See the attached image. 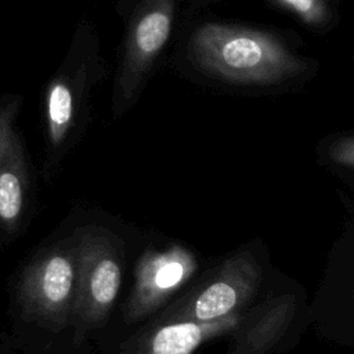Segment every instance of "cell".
I'll return each instance as SVG.
<instances>
[{"instance_id": "52a82bcc", "label": "cell", "mask_w": 354, "mask_h": 354, "mask_svg": "<svg viewBox=\"0 0 354 354\" xmlns=\"http://www.w3.org/2000/svg\"><path fill=\"white\" fill-rule=\"evenodd\" d=\"M198 270L194 252L180 243L142 253L134 271V283L123 306V318L134 324L149 318L174 296Z\"/></svg>"}, {"instance_id": "6da1fadb", "label": "cell", "mask_w": 354, "mask_h": 354, "mask_svg": "<svg viewBox=\"0 0 354 354\" xmlns=\"http://www.w3.org/2000/svg\"><path fill=\"white\" fill-rule=\"evenodd\" d=\"M171 44L170 59L177 73L230 94L297 91L319 71L318 59L303 51L295 32L210 15L187 17Z\"/></svg>"}, {"instance_id": "8fae6325", "label": "cell", "mask_w": 354, "mask_h": 354, "mask_svg": "<svg viewBox=\"0 0 354 354\" xmlns=\"http://www.w3.org/2000/svg\"><path fill=\"white\" fill-rule=\"evenodd\" d=\"M28 177L14 156L0 166V224L14 230L22 216Z\"/></svg>"}, {"instance_id": "8992f818", "label": "cell", "mask_w": 354, "mask_h": 354, "mask_svg": "<svg viewBox=\"0 0 354 354\" xmlns=\"http://www.w3.org/2000/svg\"><path fill=\"white\" fill-rule=\"evenodd\" d=\"M77 293L73 239L43 252L25 270L18 289L21 308L29 319L59 330L72 325Z\"/></svg>"}, {"instance_id": "5b68a950", "label": "cell", "mask_w": 354, "mask_h": 354, "mask_svg": "<svg viewBox=\"0 0 354 354\" xmlns=\"http://www.w3.org/2000/svg\"><path fill=\"white\" fill-rule=\"evenodd\" d=\"M100 33L90 22L82 24L71 54L69 73L53 84L47 98L50 140L62 148L83 129L97 86L108 77Z\"/></svg>"}, {"instance_id": "4fadbf2b", "label": "cell", "mask_w": 354, "mask_h": 354, "mask_svg": "<svg viewBox=\"0 0 354 354\" xmlns=\"http://www.w3.org/2000/svg\"><path fill=\"white\" fill-rule=\"evenodd\" d=\"M218 1L221 0H183V4H187L189 7V11H198L201 8H206Z\"/></svg>"}, {"instance_id": "ba28073f", "label": "cell", "mask_w": 354, "mask_h": 354, "mask_svg": "<svg viewBox=\"0 0 354 354\" xmlns=\"http://www.w3.org/2000/svg\"><path fill=\"white\" fill-rule=\"evenodd\" d=\"M299 318V299L293 293L272 295L250 306L231 330L225 354H271L288 339Z\"/></svg>"}, {"instance_id": "9c48e42d", "label": "cell", "mask_w": 354, "mask_h": 354, "mask_svg": "<svg viewBox=\"0 0 354 354\" xmlns=\"http://www.w3.org/2000/svg\"><path fill=\"white\" fill-rule=\"evenodd\" d=\"M243 313L210 322H148L119 354H192L203 343L234 330Z\"/></svg>"}, {"instance_id": "277c9868", "label": "cell", "mask_w": 354, "mask_h": 354, "mask_svg": "<svg viewBox=\"0 0 354 354\" xmlns=\"http://www.w3.org/2000/svg\"><path fill=\"white\" fill-rule=\"evenodd\" d=\"M73 239L77 293L72 325L76 336L101 328L116 303L123 277L122 243L102 225H86Z\"/></svg>"}, {"instance_id": "3957f363", "label": "cell", "mask_w": 354, "mask_h": 354, "mask_svg": "<svg viewBox=\"0 0 354 354\" xmlns=\"http://www.w3.org/2000/svg\"><path fill=\"white\" fill-rule=\"evenodd\" d=\"M263 267L250 249L227 257L149 322H210L242 314L259 296Z\"/></svg>"}, {"instance_id": "30bf717a", "label": "cell", "mask_w": 354, "mask_h": 354, "mask_svg": "<svg viewBox=\"0 0 354 354\" xmlns=\"http://www.w3.org/2000/svg\"><path fill=\"white\" fill-rule=\"evenodd\" d=\"M278 12L288 14L306 29L325 35L330 32L340 19L343 0H264Z\"/></svg>"}, {"instance_id": "7a4b0ae2", "label": "cell", "mask_w": 354, "mask_h": 354, "mask_svg": "<svg viewBox=\"0 0 354 354\" xmlns=\"http://www.w3.org/2000/svg\"><path fill=\"white\" fill-rule=\"evenodd\" d=\"M183 0H118L122 39L113 71L111 112L126 115L141 98L173 43Z\"/></svg>"}, {"instance_id": "7c38bea8", "label": "cell", "mask_w": 354, "mask_h": 354, "mask_svg": "<svg viewBox=\"0 0 354 354\" xmlns=\"http://www.w3.org/2000/svg\"><path fill=\"white\" fill-rule=\"evenodd\" d=\"M321 155L325 162L339 170L353 173L354 167V136L348 133L332 134L322 140Z\"/></svg>"}]
</instances>
